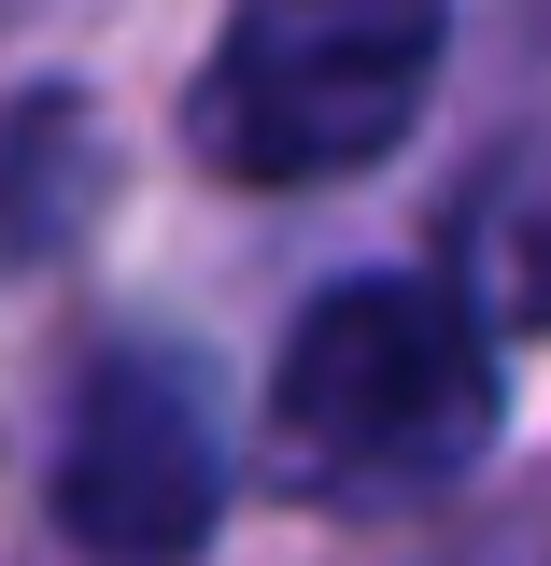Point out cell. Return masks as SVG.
Listing matches in <instances>:
<instances>
[{"mask_svg": "<svg viewBox=\"0 0 551 566\" xmlns=\"http://www.w3.org/2000/svg\"><path fill=\"white\" fill-rule=\"evenodd\" d=\"M269 453L311 495H424L495 453V354L453 283H340L269 368Z\"/></svg>", "mask_w": 551, "mask_h": 566, "instance_id": "cell-1", "label": "cell"}, {"mask_svg": "<svg viewBox=\"0 0 551 566\" xmlns=\"http://www.w3.org/2000/svg\"><path fill=\"white\" fill-rule=\"evenodd\" d=\"M226 510V439H212V397L184 382V354H99L71 382L57 424V524L114 566H170L212 538Z\"/></svg>", "mask_w": 551, "mask_h": 566, "instance_id": "cell-3", "label": "cell"}, {"mask_svg": "<svg viewBox=\"0 0 551 566\" xmlns=\"http://www.w3.org/2000/svg\"><path fill=\"white\" fill-rule=\"evenodd\" d=\"M453 0H241L199 71V156L241 185L368 170L438 85Z\"/></svg>", "mask_w": 551, "mask_h": 566, "instance_id": "cell-2", "label": "cell"}, {"mask_svg": "<svg viewBox=\"0 0 551 566\" xmlns=\"http://www.w3.org/2000/svg\"><path fill=\"white\" fill-rule=\"evenodd\" d=\"M467 270L509 326H551V156L538 170H509L481 212H467Z\"/></svg>", "mask_w": 551, "mask_h": 566, "instance_id": "cell-4", "label": "cell"}]
</instances>
